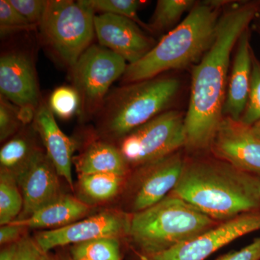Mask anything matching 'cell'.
<instances>
[{
	"label": "cell",
	"mask_w": 260,
	"mask_h": 260,
	"mask_svg": "<svg viewBox=\"0 0 260 260\" xmlns=\"http://www.w3.org/2000/svg\"><path fill=\"white\" fill-rule=\"evenodd\" d=\"M256 3L231 7L220 15L211 47L193 69L190 99L185 114L188 150L210 148L223 117L228 73L233 49L259 13Z\"/></svg>",
	"instance_id": "6da1fadb"
},
{
	"label": "cell",
	"mask_w": 260,
	"mask_h": 260,
	"mask_svg": "<svg viewBox=\"0 0 260 260\" xmlns=\"http://www.w3.org/2000/svg\"><path fill=\"white\" fill-rule=\"evenodd\" d=\"M170 194L219 223L260 210V178L216 158L185 159Z\"/></svg>",
	"instance_id": "7a4b0ae2"
},
{
	"label": "cell",
	"mask_w": 260,
	"mask_h": 260,
	"mask_svg": "<svg viewBox=\"0 0 260 260\" xmlns=\"http://www.w3.org/2000/svg\"><path fill=\"white\" fill-rule=\"evenodd\" d=\"M223 1L197 3L185 18L140 60L128 64L123 84L158 77L164 72L198 63L213 44Z\"/></svg>",
	"instance_id": "3957f363"
},
{
	"label": "cell",
	"mask_w": 260,
	"mask_h": 260,
	"mask_svg": "<svg viewBox=\"0 0 260 260\" xmlns=\"http://www.w3.org/2000/svg\"><path fill=\"white\" fill-rule=\"evenodd\" d=\"M179 86L176 78L159 75L112 89L94 117L97 138L116 144L133 130L167 112Z\"/></svg>",
	"instance_id": "277c9868"
},
{
	"label": "cell",
	"mask_w": 260,
	"mask_h": 260,
	"mask_svg": "<svg viewBox=\"0 0 260 260\" xmlns=\"http://www.w3.org/2000/svg\"><path fill=\"white\" fill-rule=\"evenodd\" d=\"M218 223L185 200L169 194L157 204L130 214L126 237L143 257L169 250Z\"/></svg>",
	"instance_id": "5b68a950"
},
{
	"label": "cell",
	"mask_w": 260,
	"mask_h": 260,
	"mask_svg": "<svg viewBox=\"0 0 260 260\" xmlns=\"http://www.w3.org/2000/svg\"><path fill=\"white\" fill-rule=\"evenodd\" d=\"M95 12L89 0H50L39 25L42 42L70 70L91 46Z\"/></svg>",
	"instance_id": "8992f818"
},
{
	"label": "cell",
	"mask_w": 260,
	"mask_h": 260,
	"mask_svg": "<svg viewBox=\"0 0 260 260\" xmlns=\"http://www.w3.org/2000/svg\"><path fill=\"white\" fill-rule=\"evenodd\" d=\"M128 64L121 56L92 44L70 70L73 87L80 99L78 115L85 122L94 119L112 84L122 78Z\"/></svg>",
	"instance_id": "52a82bcc"
},
{
	"label": "cell",
	"mask_w": 260,
	"mask_h": 260,
	"mask_svg": "<svg viewBox=\"0 0 260 260\" xmlns=\"http://www.w3.org/2000/svg\"><path fill=\"white\" fill-rule=\"evenodd\" d=\"M185 115L169 110L155 116L117 142L129 167H141L185 147Z\"/></svg>",
	"instance_id": "ba28073f"
},
{
	"label": "cell",
	"mask_w": 260,
	"mask_h": 260,
	"mask_svg": "<svg viewBox=\"0 0 260 260\" xmlns=\"http://www.w3.org/2000/svg\"><path fill=\"white\" fill-rule=\"evenodd\" d=\"M185 159L180 152L136 168L123 191L126 213H138L157 204L170 194L180 179Z\"/></svg>",
	"instance_id": "9c48e42d"
},
{
	"label": "cell",
	"mask_w": 260,
	"mask_h": 260,
	"mask_svg": "<svg viewBox=\"0 0 260 260\" xmlns=\"http://www.w3.org/2000/svg\"><path fill=\"white\" fill-rule=\"evenodd\" d=\"M260 230V210L221 222L177 246L142 260H205L236 239Z\"/></svg>",
	"instance_id": "30bf717a"
},
{
	"label": "cell",
	"mask_w": 260,
	"mask_h": 260,
	"mask_svg": "<svg viewBox=\"0 0 260 260\" xmlns=\"http://www.w3.org/2000/svg\"><path fill=\"white\" fill-rule=\"evenodd\" d=\"M130 214L109 209L78 221L53 230L37 233L34 239L44 253L59 246L76 244L102 237H126Z\"/></svg>",
	"instance_id": "8fae6325"
},
{
	"label": "cell",
	"mask_w": 260,
	"mask_h": 260,
	"mask_svg": "<svg viewBox=\"0 0 260 260\" xmlns=\"http://www.w3.org/2000/svg\"><path fill=\"white\" fill-rule=\"evenodd\" d=\"M210 149L215 158L260 178V138L251 126L223 116Z\"/></svg>",
	"instance_id": "7c38bea8"
},
{
	"label": "cell",
	"mask_w": 260,
	"mask_h": 260,
	"mask_svg": "<svg viewBox=\"0 0 260 260\" xmlns=\"http://www.w3.org/2000/svg\"><path fill=\"white\" fill-rule=\"evenodd\" d=\"M94 26L99 45L121 56L129 64L140 60L157 44L140 25L119 15H95Z\"/></svg>",
	"instance_id": "4fadbf2b"
},
{
	"label": "cell",
	"mask_w": 260,
	"mask_h": 260,
	"mask_svg": "<svg viewBox=\"0 0 260 260\" xmlns=\"http://www.w3.org/2000/svg\"><path fill=\"white\" fill-rule=\"evenodd\" d=\"M59 177L46 152L40 149L16 178L23 196V208L15 220L29 218L62 196Z\"/></svg>",
	"instance_id": "5bb4252c"
},
{
	"label": "cell",
	"mask_w": 260,
	"mask_h": 260,
	"mask_svg": "<svg viewBox=\"0 0 260 260\" xmlns=\"http://www.w3.org/2000/svg\"><path fill=\"white\" fill-rule=\"evenodd\" d=\"M0 92L17 107H39L42 100L35 65L26 51L12 49L2 53Z\"/></svg>",
	"instance_id": "9a60e30c"
},
{
	"label": "cell",
	"mask_w": 260,
	"mask_h": 260,
	"mask_svg": "<svg viewBox=\"0 0 260 260\" xmlns=\"http://www.w3.org/2000/svg\"><path fill=\"white\" fill-rule=\"evenodd\" d=\"M54 115L47 103L42 101L37 108L32 126L42 140L46 153L59 177L73 189L72 167L76 143L61 131Z\"/></svg>",
	"instance_id": "2e32d148"
},
{
	"label": "cell",
	"mask_w": 260,
	"mask_h": 260,
	"mask_svg": "<svg viewBox=\"0 0 260 260\" xmlns=\"http://www.w3.org/2000/svg\"><path fill=\"white\" fill-rule=\"evenodd\" d=\"M252 50L249 30H245L237 42V51L229 77L224 103L223 116L240 120L245 111L250 88Z\"/></svg>",
	"instance_id": "e0dca14e"
},
{
	"label": "cell",
	"mask_w": 260,
	"mask_h": 260,
	"mask_svg": "<svg viewBox=\"0 0 260 260\" xmlns=\"http://www.w3.org/2000/svg\"><path fill=\"white\" fill-rule=\"evenodd\" d=\"M73 164L78 175L109 174L126 177L130 171L117 145L99 138L90 141L74 157Z\"/></svg>",
	"instance_id": "ac0fdd59"
},
{
	"label": "cell",
	"mask_w": 260,
	"mask_h": 260,
	"mask_svg": "<svg viewBox=\"0 0 260 260\" xmlns=\"http://www.w3.org/2000/svg\"><path fill=\"white\" fill-rule=\"evenodd\" d=\"M91 211V207L78 198L63 194L47 206L44 207L25 220H15L13 223L28 229H60L78 221Z\"/></svg>",
	"instance_id": "d6986e66"
},
{
	"label": "cell",
	"mask_w": 260,
	"mask_h": 260,
	"mask_svg": "<svg viewBox=\"0 0 260 260\" xmlns=\"http://www.w3.org/2000/svg\"><path fill=\"white\" fill-rule=\"evenodd\" d=\"M32 124L23 126L15 136L4 143L0 150L2 170L18 177L26 169L40 150L36 143Z\"/></svg>",
	"instance_id": "ffe728a7"
},
{
	"label": "cell",
	"mask_w": 260,
	"mask_h": 260,
	"mask_svg": "<svg viewBox=\"0 0 260 260\" xmlns=\"http://www.w3.org/2000/svg\"><path fill=\"white\" fill-rule=\"evenodd\" d=\"M78 177V198L90 207L114 200L126 181V177L109 174H79Z\"/></svg>",
	"instance_id": "44dd1931"
},
{
	"label": "cell",
	"mask_w": 260,
	"mask_h": 260,
	"mask_svg": "<svg viewBox=\"0 0 260 260\" xmlns=\"http://www.w3.org/2000/svg\"><path fill=\"white\" fill-rule=\"evenodd\" d=\"M70 260H121L120 239L102 237L73 244Z\"/></svg>",
	"instance_id": "7402d4cb"
},
{
	"label": "cell",
	"mask_w": 260,
	"mask_h": 260,
	"mask_svg": "<svg viewBox=\"0 0 260 260\" xmlns=\"http://www.w3.org/2000/svg\"><path fill=\"white\" fill-rule=\"evenodd\" d=\"M23 208V199L16 178L5 170L0 172V224L13 223Z\"/></svg>",
	"instance_id": "603a6c76"
},
{
	"label": "cell",
	"mask_w": 260,
	"mask_h": 260,
	"mask_svg": "<svg viewBox=\"0 0 260 260\" xmlns=\"http://www.w3.org/2000/svg\"><path fill=\"white\" fill-rule=\"evenodd\" d=\"M196 4L194 0H158L148 24L150 32L164 31L172 28Z\"/></svg>",
	"instance_id": "cb8c5ba5"
},
{
	"label": "cell",
	"mask_w": 260,
	"mask_h": 260,
	"mask_svg": "<svg viewBox=\"0 0 260 260\" xmlns=\"http://www.w3.org/2000/svg\"><path fill=\"white\" fill-rule=\"evenodd\" d=\"M95 12L102 13H110L124 17L133 20L140 27L150 32L148 24L143 23L138 17V12L141 1L138 0H89Z\"/></svg>",
	"instance_id": "d4e9b609"
},
{
	"label": "cell",
	"mask_w": 260,
	"mask_h": 260,
	"mask_svg": "<svg viewBox=\"0 0 260 260\" xmlns=\"http://www.w3.org/2000/svg\"><path fill=\"white\" fill-rule=\"evenodd\" d=\"M48 105L58 117L69 119L79 112V95L73 86H60L51 93Z\"/></svg>",
	"instance_id": "484cf974"
},
{
	"label": "cell",
	"mask_w": 260,
	"mask_h": 260,
	"mask_svg": "<svg viewBox=\"0 0 260 260\" xmlns=\"http://www.w3.org/2000/svg\"><path fill=\"white\" fill-rule=\"evenodd\" d=\"M260 120V61L252 53L251 75L249 97L240 121L252 126Z\"/></svg>",
	"instance_id": "4316f807"
},
{
	"label": "cell",
	"mask_w": 260,
	"mask_h": 260,
	"mask_svg": "<svg viewBox=\"0 0 260 260\" xmlns=\"http://www.w3.org/2000/svg\"><path fill=\"white\" fill-rule=\"evenodd\" d=\"M37 28L31 25L10 4L9 0L0 1V30L2 38L13 32L31 30Z\"/></svg>",
	"instance_id": "83f0119b"
},
{
	"label": "cell",
	"mask_w": 260,
	"mask_h": 260,
	"mask_svg": "<svg viewBox=\"0 0 260 260\" xmlns=\"http://www.w3.org/2000/svg\"><path fill=\"white\" fill-rule=\"evenodd\" d=\"M19 107L3 96H0V141L15 136L23 127L18 119Z\"/></svg>",
	"instance_id": "f1b7e54d"
},
{
	"label": "cell",
	"mask_w": 260,
	"mask_h": 260,
	"mask_svg": "<svg viewBox=\"0 0 260 260\" xmlns=\"http://www.w3.org/2000/svg\"><path fill=\"white\" fill-rule=\"evenodd\" d=\"M10 4L36 27L42 23L49 1L45 0H9Z\"/></svg>",
	"instance_id": "f546056e"
},
{
	"label": "cell",
	"mask_w": 260,
	"mask_h": 260,
	"mask_svg": "<svg viewBox=\"0 0 260 260\" xmlns=\"http://www.w3.org/2000/svg\"><path fill=\"white\" fill-rule=\"evenodd\" d=\"M43 254L34 238L25 234L17 243L15 260H42Z\"/></svg>",
	"instance_id": "4dcf8cb0"
},
{
	"label": "cell",
	"mask_w": 260,
	"mask_h": 260,
	"mask_svg": "<svg viewBox=\"0 0 260 260\" xmlns=\"http://www.w3.org/2000/svg\"><path fill=\"white\" fill-rule=\"evenodd\" d=\"M216 260H260V237L240 250L228 253Z\"/></svg>",
	"instance_id": "1f68e13d"
},
{
	"label": "cell",
	"mask_w": 260,
	"mask_h": 260,
	"mask_svg": "<svg viewBox=\"0 0 260 260\" xmlns=\"http://www.w3.org/2000/svg\"><path fill=\"white\" fill-rule=\"evenodd\" d=\"M26 228L10 223L2 225L0 229V244L1 245H10L18 242L25 235Z\"/></svg>",
	"instance_id": "d6a6232c"
},
{
	"label": "cell",
	"mask_w": 260,
	"mask_h": 260,
	"mask_svg": "<svg viewBox=\"0 0 260 260\" xmlns=\"http://www.w3.org/2000/svg\"><path fill=\"white\" fill-rule=\"evenodd\" d=\"M37 108L31 106H24L19 107L18 119L23 126H28L34 123L37 114Z\"/></svg>",
	"instance_id": "836d02e7"
},
{
	"label": "cell",
	"mask_w": 260,
	"mask_h": 260,
	"mask_svg": "<svg viewBox=\"0 0 260 260\" xmlns=\"http://www.w3.org/2000/svg\"><path fill=\"white\" fill-rule=\"evenodd\" d=\"M17 243L5 246L0 253V260H15Z\"/></svg>",
	"instance_id": "e575fe53"
},
{
	"label": "cell",
	"mask_w": 260,
	"mask_h": 260,
	"mask_svg": "<svg viewBox=\"0 0 260 260\" xmlns=\"http://www.w3.org/2000/svg\"><path fill=\"white\" fill-rule=\"evenodd\" d=\"M42 260H61L59 258H58L57 256L54 255V254H51L50 253H44L42 256Z\"/></svg>",
	"instance_id": "d590c367"
},
{
	"label": "cell",
	"mask_w": 260,
	"mask_h": 260,
	"mask_svg": "<svg viewBox=\"0 0 260 260\" xmlns=\"http://www.w3.org/2000/svg\"><path fill=\"white\" fill-rule=\"evenodd\" d=\"M251 127H252L254 133L260 138V120L258 121L257 122L254 124Z\"/></svg>",
	"instance_id": "8d00e7d4"
},
{
	"label": "cell",
	"mask_w": 260,
	"mask_h": 260,
	"mask_svg": "<svg viewBox=\"0 0 260 260\" xmlns=\"http://www.w3.org/2000/svg\"><path fill=\"white\" fill-rule=\"evenodd\" d=\"M61 260H70V256H67V257H63L62 259H61Z\"/></svg>",
	"instance_id": "74e56055"
}]
</instances>
